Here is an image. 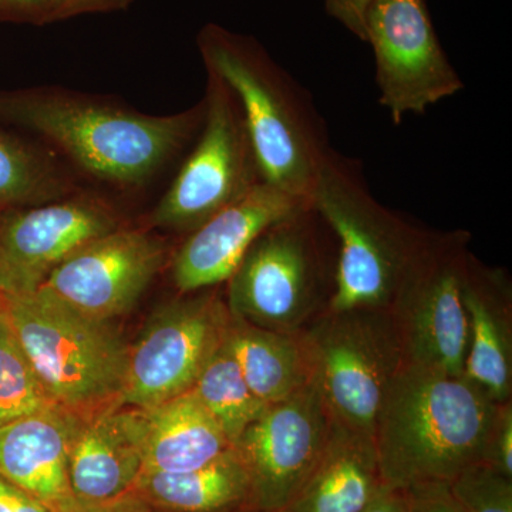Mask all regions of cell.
Here are the masks:
<instances>
[{
	"label": "cell",
	"mask_w": 512,
	"mask_h": 512,
	"mask_svg": "<svg viewBox=\"0 0 512 512\" xmlns=\"http://www.w3.org/2000/svg\"><path fill=\"white\" fill-rule=\"evenodd\" d=\"M498 404L464 376L404 366L373 431L384 484L399 490L448 485L485 463Z\"/></svg>",
	"instance_id": "1"
},
{
	"label": "cell",
	"mask_w": 512,
	"mask_h": 512,
	"mask_svg": "<svg viewBox=\"0 0 512 512\" xmlns=\"http://www.w3.org/2000/svg\"><path fill=\"white\" fill-rule=\"evenodd\" d=\"M198 47L208 73L237 97L265 183L311 200L320 165L332 147L309 92L249 36L205 26Z\"/></svg>",
	"instance_id": "2"
},
{
	"label": "cell",
	"mask_w": 512,
	"mask_h": 512,
	"mask_svg": "<svg viewBox=\"0 0 512 512\" xmlns=\"http://www.w3.org/2000/svg\"><path fill=\"white\" fill-rule=\"evenodd\" d=\"M205 104L153 117L57 93L0 94V119L35 131L87 173L137 185L156 173L204 121Z\"/></svg>",
	"instance_id": "3"
},
{
	"label": "cell",
	"mask_w": 512,
	"mask_h": 512,
	"mask_svg": "<svg viewBox=\"0 0 512 512\" xmlns=\"http://www.w3.org/2000/svg\"><path fill=\"white\" fill-rule=\"evenodd\" d=\"M338 239L312 202L275 222L225 284L229 315L299 333L328 312L338 279Z\"/></svg>",
	"instance_id": "4"
},
{
	"label": "cell",
	"mask_w": 512,
	"mask_h": 512,
	"mask_svg": "<svg viewBox=\"0 0 512 512\" xmlns=\"http://www.w3.org/2000/svg\"><path fill=\"white\" fill-rule=\"evenodd\" d=\"M311 202L338 239V279L328 311H389L429 229L384 207L359 161L333 148L320 165Z\"/></svg>",
	"instance_id": "5"
},
{
	"label": "cell",
	"mask_w": 512,
	"mask_h": 512,
	"mask_svg": "<svg viewBox=\"0 0 512 512\" xmlns=\"http://www.w3.org/2000/svg\"><path fill=\"white\" fill-rule=\"evenodd\" d=\"M2 309L53 402L83 419L117 406L130 348L110 322L42 288L2 298Z\"/></svg>",
	"instance_id": "6"
},
{
	"label": "cell",
	"mask_w": 512,
	"mask_h": 512,
	"mask_svg": "<svg viewBox=\"0 0 512 512\" xmlns=\"http://www.w3.org/2000/svg\"><path fill=\"white\" fill-rule=\"evenodd\" d=\"M299 335L333 420L373 436L387 389L407 365L390 312L328 311Z\"/></svg>",
	"instance_id": "7"
},
{
	"label": "cell",
	"mask_w": 512,
	"mask_h": 512,
	"mask_svg": "<svg viewBox=\"0 0 512 512\" xmlns=\"http://www.w3.org/2000/svg\"><path fill=\"white\" fill-rule=\"evenodd\" d=\"M470 232L427 231L404 274L390 315L407 365L463 376L468 350V319L463 286Z\"/></svg>",
	"instance_id": "8"
},
{
	"label": "cell",
	"mask_w": 512,
	"mask_h": 512,
	"mask_svg": "<svg viewBox=\"0 0 512 512\" xmlns=\"http://www.w3.org/2000/svg\"><path fill=\"white\" fill-rule=\"evenodd\" d=\"M204 104L200 140L151 215L156 227L178 234H191L264 181L237 97L212 73Z\"/></svg>",
	"instance_id": "9"
},
{
	"label": "cell",
	"mask_w": 512,
	"mask_h": 512,
	"mask_svg": "<svg viewBox=\"0 0 512 512\" xmlns=\"http://www.w3.org/2000/svg\"><path fill=\"white\" fill-rule=\"evenodd\" d=\"M217 288L181 295L153 316L130 348L117 406L150 410L190 392L220 348L231 316Z\"/></svg>",
	"instance_id": "10"
},
{
	"label": "cell",
	"mask_w": 512,
	"mask_h": 512,
	"mask_svg": "<svg viewBox=\"0 0 512 512\" xmlns=\"http://www.w3.org/2000/svg\"><path fill=\"white\" fill-rule=\"evenodd\" d=\"M366 43L375 53L379 103L394 124L464 89L440 45L426 0H375L367 15Z\"/></svg>",
	"instance_id": "11"
},
{
	"label": "cell",
	"mask_w": 512,
	"mask_h": 512,
	"mask_svg": "<svg viewBox=\"0 0 512 512\" xmlns=\"http://www.w3.org/2000/svg\"><path fill=\"white\" fill-rule=\"evenodd\" d=\"M333 423L312 382L265 407L234 444L251 481V510L288 511L322 456Z\"/></svg>",
	"instance_id": "12"
},
{
	"label": "cell",
	"mask_w": 512,
	"mask_h": 512,
	"mask_svg": "<svg viewBox=\"0 0 512 512\" xmlns=\"http://www.w3.org/2000/svg\"><path fill=\"white\" fill-rule=\"evenodd\" d=\"M117 228L114 212L92 197L9 208L0 217V296L36 292L77 249Z\"/></svg>",
	"instance_id": "13"
},
{
	"label": "cell",
	"mask_w": 512,
	"mask_h": 512,
	"mask_svg": "<svg viewBox=\"0 0 512 512\" xmlns=\"http://www.w3.org/2000/svg\"><path fill=\"white\" fill-rule=\"evenodd\" d=\"M165 261L167 251L153 235L117 228L77 249L40 288L77 311L110 322L136 306Z\"/></svg>",
	"instance_id": "14"
},
{
	"label": "cell",
	"mask_w": 512,
	"mask_h": 512,
	"mask_svg": "<svg viewBox=\"0 0 512 512\" xmlns=\"http://www.w3.org/2000/svg\"><path fill=\"white\" fill-rule=\"evenodd\" d=\"M309 202L262 181L187 235L171 262L175 289L187 295L227 284L259 235Z\"/></svg>",
	"instance_id": "15"
},
{
	"label": "cell",
	"mask_w": 512,
	"mask_h": 512,
	"mask_svg": "<svg viewBox=\"0 0 512 512\" xmlns=\"http://www.w3.org/2000/svg\"><path fill=\"white\" fill-rule=\"evenodd\" d=\"M147 410L113 406L83 420L69 456V480L80 505L133 493L143 473Z\"/></svg>",
	"instance_id": "16"
},
{
	"label": "cell",
	"mask_w": 512,
	"mask_h": 512,
	"mask_svg": "<svg viewBox=\"0 0 512 512\" xmlns=\"http://www.w3.org/2000/svg\"><path fill=\"white\" fill-rule=\"evenodd\" d=\"M83 417L55 406L0 427V477L52 512L80 504L69 480V456Z\"/></svg>",
	"instance_id": "17"
},
{
	"label": "cell",
	"mask_w": 512,
	"mask_h": 512,
	"mask_svg": "<svg viewBox=\"0 0 512 512\" xmlns=\"http://www.w3.org/2000/svg\"><path fill=\"white\" fill-rule=\"evenodd\" d=\"M468 350L463 376L495 403L512 402V282L471 252L463 286Z\"/></svg>",
	"instance_id": "18"
},
{
	"label": "cell",
	"mask_w": 512,
	"mask_h": 512,
	"mask_svg": "<svg viewBox=\"0 0 512 512\" xmlns=\"http://www.w3.org/2000/svg\"><path fill=\"white\" fill-rule=\"evenodd\" d=\"M384 485L373 436L335 421L322 456L286 512H362Z\"/></svg>",
	"instance_id": "19"
},
{
	"label": "cell",
	"mask_w": 512,
	"mask_h": 512,
	"mask_svg": "<svg viewBox=\"0 0 512 512\" xmlns=\"http://www.w3.org/2000/svg\"><path fill=\"white\" fill-rule=\"evenodd\" d=\"M147 417L143 473L197 470L234 448L191 390L147 410Z\"/></svg>",
	"instance_id": "20"
},
{
	"label": "cell",
	"mask_w": 512,
	"mask_h": 512,
	"mask_svg": "<svg viewBox=\"0 0 512 512\" xmlns=\"http://www.w3.org/2000/svg\"><path fill=\"white\" fill-rule=\"evenodd\" d=\"M224 345L252 392L265 404L281 402L312 382L299 333L258 328L229 316Z\"/></svg>",
	"instance_id": "21"
},
{
	"label": "cell",
	"mask_w": 512,
	"mask_h": 512,
	"mask_svg": "<svg viewBox=\"0 0 512 512\" xmlns=\"http://www.w3.org/2000/svg\"><path fill=\"white\" fill-rule=\"evenodd\" d=\"M134 493L147 504L173 512L251 510V481L237 450L185 473H143Z\"/></svg>",
	"instance_id": "22"
},
{
	"label": "cell",
	"mask_w": 512,
	"mask_h": 512,
	"mask_svg": "<svg viewBox=\"0 0 512 512\" xmlns=\"http://www.w3.org/2000/svg\"><path fill=\"white\" fill-rule=\"evenodd\" d=\"M191 392L220 424L232 446L268 406L252 392L224 340L212 353Z\"/></svg>",
	"instance_id": "23"
},
{
	"label": "cell",
	"mask_w": 512,
	"mask_h": 512,
	"mask_svg": "<svg viewBox=\"0 0 512 512\" xmlns=\"http://www.w3.org/2000/svg\"><path fill=\"white\" fill-rule=\"evenodd\" d=\"M66 190L49 157L0 133V211L60 200Z\"/></svg>",
	"instance_id": "24"
},
{
	"label": "cell",
	"mask_w": 512,
	"mask_h": 512,
	"mask_svg": "<svg viewBox=\"0 0 512 512\" xmlns=\"http://www.w3.org/2000/svg\"><path fill=\"white\" fill-rule=\"evenodd\" d=\"M59 406L50 399L0 311V427Z\"/></svg>",
	"instance_id": "25"
},
{
	"label": "cell",
	"mask_w": 512,
	"mask_h": 512,
	"mask_svg": "<svg viewBox=\"0 0 512 512\" xmlns=\"http://www.w3.org/2000/svg\"><path fill=\"white\" fill-rule=\"evenodd\" d=\"M447 488L461 512H512V477L488 464L467 468Z\"/></svg>",
	"instance_id": "26"
},
{
	"label": "cell",
	"mask_w": 512,
	"mask_h": 512,
	"mask_svg": "<svg viewBox=\"0 0 512 512\" xmlns=\"http://www.w3.org/2000/svg\"><path fill=\"white\" fill-rule=\"evenodd\" d=\"M485 464L512 477V402L498 404Z\"/></svg>",
	"instance_id": "27"
},
{
	"label": "cell",
	"mask_w": 512,
	"mask_h": 512,
	"mask_svg": "<svg viewBox=\"0 0 512 512\" xmlns=\"http://www.w3.org/2000/svg\"><path fill=\"white\" fill-rule=\"evenodd\" d=\"M329 16L342 23L357 39L366 42V22L375 0H323Z\"/></svg>",
	"instance_id": "28"
},
{
	"label": "cell",
	"mask_w": 512,
	"mask_h": 512,
	"mask_svg": "<svg viewBox=\"0 0 512 512\" xmlns=\"http://www.w3.org/2000/svg\"><path fill=\"white\" fill-rule=\"evenodd\" d=\"M131 0H50L49 23L84 13L110 12L127 8Z\"/></svg>",
	"instance_id": "29"
},
{
	"label": "cell",
	"mask_w": 512,
	"mask_h": 512,
	"mask_svg": "<svg viewBox=\"0 0 512 512\" xmlns=\"http://www.w3.org/2000/svg\"><path fill=\"white\" fill-rule=\"evenodd\" d=\"M406 491L410 495V512H461L447 485H423Z\"/></svg>",
	"instance_id": "30"
},
{
	"label": "cell",
	"mask_w": 512,
	"mask_h": 512,
	"mask_svg": "<svg viewBox=\"0 0 512 512\" xmlns=\"http://www.w3.org/2000/svg\"><path fill=\"white\" fill-rule=\"evenodd\" d=\"M50 0H0V20L49 23Z\"/></svg>",
	"instance_id": "31"
},
{
	"label": "cell",
	"mask_w": 512,
	"mask_h": 512,
	"mask_svg": "<svg viewBox=\"0 0 512 512\" xmlns=\"http://www.w3.org/2000/svg\"><path fill=\"white\" fill-rule=\"evenodd\" d=\"M0 512H52L37 498L0 477Z\"/></svg>",
	"instance_id": "32"
},
{
	"label": "cell",
	"mask_w": 512,
	"mask_h": 512,
	"mask_svg": "<svg viewBox=\"0 0 512 512\" xmlns=\"http://www.w3.org/2000/svg\"><path fill=\"white\" fill-rule=\"evenodd\" d=\"M362 512H410L409 491L384 485Z\"/></svg>",
	"instance_id": "33"
},
{
	"label": "cell",
	"mask_w": 512,
	"mask_h": 512,
	"mask_svg": "<svg viewBox=\"0 0 512 512\" xmlns=\"http://www.w3.org/2000/svg\"><path fill=\"white\" fill-rule=\"evenodd\" d=\"M148 504L136 493H128L109 503L80 505L73 512H148Z\"/></svg>",
	"instance_id": "34"
},
{
	"label": "cell",
	"mask_w": 512,
	"mask_h": 512,
	"mask_svg": "<svg viewBox=\"0 0 512 512\" xmlns=\"http://www.w3.org/2000/svg\"><path fill=\"white\" fill-rule=\"evenodd\" d=\"M0 311H2V298H0Z\"/></svg>",
	"instance_id": "35"
}]
</instances>
